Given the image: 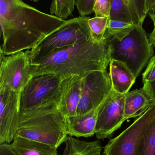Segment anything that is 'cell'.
Masks as SVG:
<instances>
[{"label":"cell","instance_id":"cell-9","mask_svg":"<svg viewBox=\"0 0 155 155\" xmlns=\"http://www.w3.org/2000/svg\"><path fill=\"white\" fill-rule=\"evenodd\" d=\"M125 97L112 89L98 107L95 129L97 139L109 138L125 122Z\"/></svg>","mask_w":155,"mask_h":155},{"label":"cell","instance_id":"cell-23","mask_svg":"<svg viewBox=\"0 0 155 155\" xmlns=\"http://www.w3.org/2000/svg\"><path fill=\"white\" fill-rule=\"evenodd\" d=\"M111 9L110 0H95L93 9L95 16L110 17Z\"/></svg>","mask_w":155,"mask_h":155},{"label":"cell","instance_id":"cell-16","mask_svg":"<svg viewBox=\"0 0 155 155\" xmlns=\"http://www.w3.org/2000/svg\"><path fill=\"white\" fill-rule=\"evenodd\" d=\"M153 105V100L143 87L128 92L125 97V121L140 117Z\"/></svg>","mask_w":155,"mask_h":155},{"label":"cell","instance_id":"cell-11","mask_svg":"<svg viewBox=\"0 0 155 155\" xmlns=\"http://www.w3.org/2000/svg\"><path fill=\"white\" fill-rule=\"evenodd\" d=\"M20 92L0 89V144L13 141L18 124Z\"/></svg>","mask_w":155,"mask_h":155},{"label":"cell","instance_id":"cell-18","mask_svg":"<svg viewBox=\"0 0 155 155\" xmlns=\"http://www.w3.org/2000/svg\"><path fill=\"white\" fill-rule=\"evenodd\" d=\"M64 143L63 155H101L102 147L99 140L88 142L68 136Z\"/></svg>","mask_w":155,"mask_h":155},{"label":"cell","instance_id":"cell-2","mask_svg":"<svg viewBox=\"0 0 155 155\" xmlns=\"http://www.w3.org/2000/svg\"><path fill=\"white\" fill-rule=\"evenodd\" d=\"M111 61L107 44L93 38L68 46L35 64H31L32 76L54 73L64 78L84 75L94 71H105Z\"/></svg>","mask_w":155,"mask_h":155},{"label":"cell","instance_id":"cell-25","mask_svg":"<svg viewBox=\"0 0 155 155\" xmlns=\"http://www.w3.org/2000/svg\"><path fill=\"white\" fill-rule=\"evenodd\" d=\"M155 80V55L149 61L146 69L143 74V82Z\"/></svg>","mask_w":155,"mask_h":155},{"label":"cell","instance_id":"cell-29","mask_svg":"<svg viewBox=\"0 0 155 155\" xmlns=\"http://www.w3.org/2000/svg\"><path fill=\"white\" fill-rule=\"evenodd\" d=\"M32 2H37L39 1H41V0H31Z\"/></svg>","mask_w":155,"mask_h":155},{"label":"cell","instance_id":"cell-24","mask_svg":"<svg viewBox=\"0 0 155 155\" xmlns=\"http://www.w3.org/2000/svg\"><path fill=\"white\" fill-rule=\"evenodd\" d=\"M95 0H76V6L81 16H88L94 13Z\"/></svg>","mask_w":155,"mask_h":155},{"label":"cell","instance_id":"cell-19","mask_svg":"<svg viewBox=\"0 0 155 155\" xmlns=\"http://www.w3.org/2000/svg\"><path fill=\"white\" fill-rule=\"evenodd\" d=\"M134 26L127 22L110 19L104 40L122 41L133 31Z\"/></svg>","mask_w":155,"mask_h":155},{"label":"cell","instance_id":"cell-3","mask_svg":"<svg viewBox=\"0 0 155 155\" xmlns=\"http://www.w3.org/2000/svg\"><path fill=\"white\" fill-rule=\"evenodd\" d=\"M55 102L20 112L15 136L47 144L58 148L68 135L65 116Z\"/></svg>","mask_w":155,"mask_h":155},{"label":"cell","instance_id":"cell-14","mask_svg":"<svg viewBox=\"0 0 155 155\" xmlns=\"http://www.w3.org/2000/svg\"><path fill=\"white\" fill-rule=\"evenodd\" d=\"M98 108L86 114L65 117L67 135L77 137H89L95 134Z\"/></svg>","mask_w":155,"mask_h":155},{"label":"cell","instance_id":"cell-7","mask_svg":"<svg viewBox=\"0 0 155 155\" xmlns=\"http://www.w3.org/2000/svg\"><path fill=\"white\" fill-rule=\"evenodd\" d=\"M155 118L154 105L119 135L110 139L104 148L103 155H140L141 139Z\"/></svg>","mask_w":155,"mask_h":155},{"label":"cell","instance_id":"cell-22","mask_svg":"<svg viewBox=\"0 0 155 155\" xmlns=\"http://www.w3.org/2000/svg\"><path fill=\"white\" fill-rule=\"evenodd\" d=\"M139 154L155 155V118L142 137Z\"/></svg>","mask_w":155,"mask_h":155},{"label":"cell","instance_id":"cell-20","mask_svg":"<svg viewBox=\"0 0 155 155\" xmlns=\"http://www.w3.org/2000/svg\"><path fill=\"white\" fill-rule=\"evenodd\" d=\"M76 0H52L50 8L51 14L65 20L72 15Z\"/></svg>","mask_w":155,"mask_h":155},{"label":"cell","instance_id":"cell-27","mask_svg":"<svg viewBox=\"0 0 155 155\" xmlns=\"http://www.w3.org/2000/svg\"><path fill=\"white\" fill-rule=\"evenodd\" d=\"M0 155H17L12 150L10 144H0Z\"/></svg>","mask_w":155,"mask_h":155},{"label":"cell","instance_id":"cell-26","mask_svg":"<svg viewBox=\"0 0 155 155\" xmlns=\"http://www.w3.org/2000/svg\"><path fill=\"white\" fill-rule=\"evenodd\" d=\"M143 83V87L153 100L154 105H155V80L150 82H145Z\"/></svg>","mask_w":155,"mask_h":155},{"label":"cell","instance_id":"cell-8","mask_svg":"<svg viewBox=\"0 0 155 155\" xmlns=\"http://www.w3.org/2000/svg\"><path fill=\"white\" fill-rule=\"evenodd\" d=\"M5 56L1 53L0 89L21 92L32 77L29 51Z\"/></svg>","mask_w":155,"mask_h":155},{"label":"cell","instance_id":"cell-12","mask_svg":"<svg viewBox=\"0 0 155 155\" xmlns=\"http://www.w3.org/2000/svg\"><path fill=\"white\" fill-rule=\"evenodd\" d=\"M110 19L143 25L149 12L148 0H110Z\"/></svg>","mask_w":155,"mask_h":155},{"label":"cell","instance_id":"cell-17","mask_svg":"<svg viewBox=\"0 0 155 155\" xmlns=\"http://www.w3.org/2000/svg\"><path fill=\"white\" fill-rule=\"evenodd\" d=\"M10 147L17 155H58L56 147L21 137H15Z\"/></svg>","mask_w":155,"mask_h":155},{"label":"cell","instance_id":"cell-21","mask_svg":"<svg viewBox=\"0 0 155 155\" xmlns=\"http://www.w3.org/2000/svg\"><path fill=\"white\" fill-rule=\"evenodd\" d=\"M110 19V17L95 16L88 20V24L94 40L99 42L103 41Z\"/></svg>","mask_w":155,"mask_h":155},{"label":"cell","instance_id":"cell-4","mask_svg":"<svg viewBox=\"0 0 155 155\" xmlns=\"http://www.w3.org/2000/svg\"><path fill=\"white\" fill-rule=\"evenodd\" d=\"M104 40L109 46L111 60L124 64L136 78L154 55V47L143 25H135L133 31L122 41Z\"/></svg>","mask_w":155,"mask_h":155},{"label":"cell","instance_id":"cell-1","mask_svg":"<svg viewBox=\"0 0 155 155\" xmlns=\"http://www.w3.org/2000/svg\"><path fill=\"white\" fill-rule=\"evenodd\" d=\"M66 21L22 0H0L1 53L9 55L31 50Z\"/></svg>","mask_w":155,"mask_h":155},{"label":"cell","instance_id":"cell-13","mask_svg":"<svg viewBox=\"0 0 155 155\" xmlns=\"http://www.w3.org/2000/svg\"><path fill=\"white\" fill-rule=\"evenodd\" d=\"M83 75H75L64 78L61 85L58 109L65 117L77 114L81 99Z\"/></svg>","mask_w":155,"mask_h":155},{"label":"cell","instance_id":"cell-28","mask_svg":"<svg viewBox=\"0 0 155 155\" xmlns=\"http://www.w3.org/2000/svg\"><path fill=\"white\" fill-rule=\"evenodd\" d=\"M149 2V12L155 13V0H148Z\"/></svg>","mask_w":155,"mask_h":155},{"label":"cell","instance_id":"cell-6","mask_svg":"<svg viewBox=\"0 0 155 155\" xmlns=\"http://www.w3.org/2000/svg\"><path fill=\"white\" fill-rule=\"evenodd\" d=\"M63 78L54 73L32 75L20 92V112L59 103Z\"/></svg>","mask_w":155,"mask_h":155},{"label":"cell","instance_id":"cell-5","mask_svg":"<svg viewBox=\"0 0 155 155\" xmlns=\"http://www.w3.org/2000/svg\"><path fill=\"white\" fill-rule=\"evenodd\" d=\"M90 18L80 16L66 20L61 27L28 50L31 64L42 61L64 48L93 38L88 24Z\"/></svg>","mask_w":155,"mask_h":155},{"label":"cell","instance_id":"cell-15","mask_svg":"<svg viewBox=\"0 0 155 155\" xmlns=\"http://www.w3.org/2000/svg\"><path fill=\"white\" fill-rule=\"evenodd\" d=\"M109 76L112 89L122 94L129 92L136 78L126 64L115 60H111L109 63Z\"/></svg>","mask_w":155,"mask_h":155},{"label":"cell","instance_id":"cell-10","mask_svg":"<svg viewBox=\"0 0 155 155\" xmlns=\"http://www.w3.org/2000/svg\"><path fill=\"white\" fill-rule=\"evenodd\" d=\"M112 90L109 74L106 71H94L86 74L83 77L77 114L97 109Z\"/></svg>","mask_w":155,"mask_h":155}]
</instances>
